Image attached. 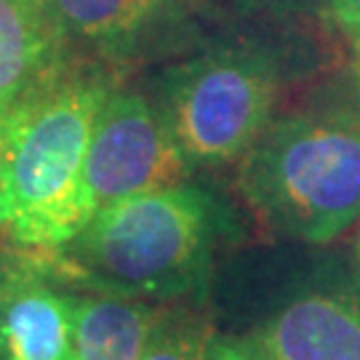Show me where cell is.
<instances>
[{"label":"cell","instance_id":"6da1fadb","mask_svg":"<svg viewBox=\"0 0 360 360\" xmlns=\"http://www.w3.org/2000/svg\"><path fill=\"white\" fill-rule=\"evenodd\" d=\"M104 94L102 80L62 70L6 112L0 232L13 243L65 248L94 219L86 155Z\"/></svg>","mask_w":360,"mask_h":360},{"label":"cell","instance_id":"7a4b0ae2","mask_svg":"<svg viewBox=\"0 0 360 360\" xmlns=\"http://www.w3.org/2000/svg\"><path fill=\"white\" fill-rule=\"evenodd\" d=\"M240 190L272 232L328 243L360 219V115L275 120L245 153Z\"/></svg>","mask_w":360,"mask_h":360},{"label":"cell","instance_id":"3957f363","mask_svg":"<svg viewBox=\"0 0 360 360\" xmlns=\"http://www.w3.org/2000/svg\"><path fill=\"white\" fill-rule=\"evenodd\" d=\"M214 232L211 195L181 181L99 208L72 248L80 270L102 291L174 299L203 281Z\"/></svg>","mask_w":360,"mask_h":360},{"label":"cell","instance_id":"277c9868","mask_svg":"<svg viewBox=\"0 0 360 360\" xmlns=\"http://www.w3.org/2000/svg\"><path fill=\"white\" fill-rule=\"evenodd\" d=\"M278 72L270 59L245 49H219L171 67L158 107L193 168L227 166L270 126Z\"/></svg>","mask_w":360,"mask_h":360},{"label":"cell","instance_id":"5b68a950","mask_svg":"<svg viewBox=\"0 0 360 360\" xmlns=\"http://www.w3.org/2000/svg\"><path fill=\"white\" fill-rule=\"evenodd\" d=\"M190 171L158 102L139 91L107 89L86 155V181L96 211L131 195L181 184Z\"/></svg>","mask_w":360,"mask_h":360},{"label":"cell","instance_id":"8992f818","mask_svg":"<svg viewBox=\"0 0 360 360\" xmlns=\"http://www.w3.org/2000/svg\"><path fill=\"white\" fill-rule=\"evenodd\" d=\"M259 360H360V296L312 283L283 299L248 336Z\"/></svg>","mask_w":360,"mask_h":360},{"label":"cell","instance_id":"52a82bcc","mask_svg":"<svg viewBox=\"0 0 360 360\" xmlns=\"http://www.w3.org/2000/svg\"><path fill=\"white\" fill-rule=\"evenodd\" d=\"M67 38L46 0H0V110L59 75Z\"/></svg>","mask_w":360,"mask_h":360},{"label":"cell","instance_id":"ba28073f","mask_svg":"<svg viewBox=\"0 0 360 360\" xmlns=\"http://www.w3.org/2000/svg\"><path fill=\"white\" fill-rule=\"evenodd\" d=\"M75 302L40 281L0 291V360H72Z\"/></svg>","mask_w":360,"mask_h":360},{"label":"cell","instance_id":"9c48e42d","mask_svg":"<svg viewBox=\"0 0 360 360\" xmlns=\"http://www.w3.org/2000/svg\"><path fill=\"white\" fill-rule=\"evenodd\" d=\"M67 40L129 51L166 19L174 0H46Z\"/></svg>","mask_w":360,"mask_h":360},{"label":"cell","instance_id":"30bf717a","mask_svg":"<svg viewBox=\"0 0 360 360\" xmlns=\"http://www.w3.org/2000/svg\"><path fill=\"white\" fill-rule=\"evenodd\" d=\"M155 318L153 307L131 296L77 299L72 360H142Z\"/></svg>","mask_w":360,"mask_h":360},{"label":"cell","instance_id":"8fae6325","mask_svg":"<svg viewBox=\"0 0 360 360\" xmlns=\"http://www.w3.org/2000/svg\"><path fill=\"white\" fill-rule=\"evenodd\" d=\"M211 328L193 312H158L142 360H206Z\"/></svg>","mask_w":360,"mask_h":360},{"label":"cell","instance_id":"7c38bea8","mask_svg":"<svg viewBox=\"0 0 360 360\" xmlns=\"http://www.w3.org/2000/svg\"><path fill=\"white\" fill-rule=\"evenodd\" d=\"M206 360H259V355L248 345V339L245 342H238V339H211Z\"/></svg>","mask_w":360,"mask_h":360},{"label":"cell","instance_id":"4fadbf2b","mask_svg":"<svg viewBox=\"0 0 360 360\" xmlns=\"http://www.w3.org/2000/svg\"><path fill=\"white\" fill-rule=\"evenodd\" d=\"M331 3H334V13L339 25L345 27V32L358 43L360 49V0H331Z\"/></svg>","mask_w":360,"mask_h":360},{"label":"cell","instance_id":"5bb4252c","mask_svg":"<svg viewBox=\"0 0 360 360\" xmlns=\"http://www.w3.org/2000/svg\"><path fill=\"white\" fill-rule=\"evenodd\" d=\"M3 120H6V112L0 110V136H3Z\"/></svg>","mask_w":360,"mask_h":360},{"label":"cell","instance_id":"9a60e30c","mask_svg":"<svg viewBox=\"0 0 360 360\" xmlns=\"http://www.w3.org/2000/svg\"><path fill=\"white\" fill-rule=\"evenodd\" d=\"M358 77H360V59H358Z\"/></svg>","mask_w":360,"mask_h":360}]
</instances>
